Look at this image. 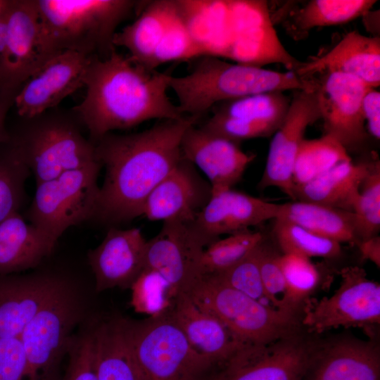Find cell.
Masks as SVG:
<instances>
[{
    "label": "cell",
    "instance_id": "cell-1",
    "mask_svg": "<svg viewBox=\"0 0 380 380\" xmlns=\"http://www.w3.org/2000/svg\"><path fill=\"white\" fill-rule=\"evenodd\" d=\"M199 119L161 120L142 132H110L94 142L106 173L92 219L115 227L143 215L148 195L182 159L184 132Z\"/></svg>",
    "mask_w": 380,
    "mask_h": 380
},
{
    "label": "cell",
    "instance_id": "cell-2",
    "mask_svg": "<svg viewBox=\"0 0 380 380\" xmlns=\"http://www.w3.org/2000/svg\"><path fill=\"white\" fill-rule=\"evenodd\" d=\"M171 75L146 68L118 53L94 57L84 77L86 94L74 108L93 143L114 130L128 129L149 120L183 115L167 96Z\"/></svg>",
    "mask_w": 380,
    "mask_h": 380
},
{
    "label": "cell",
    "instance_id": "cell-3",
    "mask_svg": "<svg viewBox=\"0 0 380 380\" xmlns=\"http://www.w3.org/2000/svg\"><path fill=\"white\" fill-rule=\"evenodd\" d=\"M191 71L172 76L169 89L176 94L180 112L201 117L215 105L249 95L312 87L311 78H303L294 71L285 72L246 63H231L214 56L196 58Z\"/></svg>",
    "mask_w": 380,
    "mask_h": 380
},
{
    "label": "cell",
    "instance_id": "cell-4",
    "mask_svg": "<svg viewBox=\"0 0 380 380\" xmlns=\"http://www.w3.org/2000/svg\"><path fill=\"white\" fill-rule=\"evenodd\" d=\"M43 50L49 58L73 51L100 59L115 46L118 26L146 1L131 0H36Z\"/></svg>",
    "mask_w": 380,
    "mask_h": 380
},
{
    "label": "cell",
    "instance_id": "cell-5",
    "mask_svg": "<svg viewBox=\"0 0 380 380\" xmlns=\"http://www.w3.org/2000/svg\"><path fill=\"white\" fill-rule=\"evenodd\" d=\"M121 322L144 380H212L219 365L191 346L170 311Z\"/></svg>",
    "mask_w": 380,
    "mask_h": 380
},
{
    "label": "cell",
    "instance_id": "cell-6",
    "mask_svg": "<svg viewBox=\"0 0 380 380\" xmlns=\"http://www.w3.org/2000/svg\"><path fill=\"white\" fill-rule=\"evenodd\" d=\"M186 294L241 343H266L300 331V315L262 304L211 275L202 276Z\"/></svg>",
    "mask_w": 380,
    "mask_h": 380
},
{
    "label": "cell",
    "instance_id": "cell-7",
    "mask_svg": "<svg viewBox=\"0 0 380 380\" xmlns=\"http://www.w3.org/2000/svg\"><path fill=\"white\" fill-rule=\"evenodd\" d=\"M99 161L39 184L27 211L30 223L55 245L69 227L93 218L100 186Z\"/></svg>",
    "mask_w": 380,
    "mask_h": 380
},
{
    "label": "cell",
    "instance_id": "cell-8",
    "mask_svg": "<svg viewBox=\"0 0 380 380\" xmlns=\"http://www.w3.org/2000/svg\"><path fill=\"white\" fill-rule=\"evenodd\" d=\"M8 143L34 175L36 184L98 161L94 144L71 121L39 119Z\"/></svg>",
    "mask_w": 380,
    "mask_h": 380
},
{
    "label": "cell",
    "instance_id": "cell-9",
    "mask_svg": "<svg viewBox=\"0 0 380 380\" xmlns=\"http://www.w3.org/2000/svg\"><path fill=\"white\" fill-rule=\"evenodd\" d=\"M340 276V286L331 296L303 302L301 326L314 334L358 327L374 336V327L380 324V284L357 266L343 268Z\"/></svg>",
    "mask_w": 380,
    "mask_h": 380
},
{
    "label": "cell",
    "instance_id": "cell-10",
    "mask_svg": "<svg viewBox=\"0 0 380 380\" xmlns=\"http://www.w3.org/2000/svg\"><path fill=\"white\" fill-rule=\"evenodd\" d=\"M80 304L65 284L34 316L20 338L28 362L29 380H56V369L82 315Z\"/></svg>",
    "mask_w": 380,
    "mask_h": 380
},
{
    "label": "cell",
    "instance_id": "cell-11",
    "mask_svg": "<svg viewBox=\"0 0 380 380\" xmlns=\"http://www.w3.org/2000/svg\"><path fill=\"white\" fill-rule=\"evenodd\" d=\"M314 343L300 331L266 343H242L212 380H303Z\"/></svg>",
    "mask_w": 380,
    "mask_h": 380
},
{
    "label": "cell",
    "instance_id": "cell-12",
    "mask_svg": "<svg viewBox=\"0 0 380 380\" xmlns=\"http://www.w3.org/2000/svg\"><path fill=\"white\" fill-rule=\"evenodd\" d=\"M325 134L346 150L362 146L368 137L362 113V100L372 88L360 80L339 72L312 77Z\"/></svg>",
    "mask_w": 380,
    "mask_h": 380
},
{
    "label": "cell",
    "instance_id": "cell-13",
    "mask_svg": "<svg viewBox=\"0 0 380 380\" xmlns=\"http://www.w3.org/2000/svg\"><path fill=\"white\" fill-rule=\"evenodd\" d=\"M206 246L191 222H164L160 231L146 242L144 267L160 273L177 298L202 277L201 262Z\"/></svg>",
    "mask_w": 380,
    "mask_h": 380
},
{
    "label": "cell",
    "instance_id": "cell-14",
    "mask_svg": "<svg viewBox=\"0 0 380 380\" xmlns=\"http://www.w3.org/2000/svg\"><path fill=\"white\" fill-rule=\"evenodd\" d=\"M93 58L73 51L49 57L17 92L13 104L18 115L26 119L39 116L84 87Z\"/></svg>",
    "mask_w": 380,
    "mask_h": 380
},
{
    "label": "cell",
    "instance_id": "cell-15",
    "mask_svg": "<svg viewBox=\"0 0 380 380\" xmlns=\"http://www.w3.org/2000/svg\"><path fill=\"white\" fill-rule=\"evenodd\" d=\"M321 119L317 94L311 87L295 91L289 110L271 141L258 188L279 189L291 198L294 186L293 167L298 148L309 125Z\"/></svg>",
    "mask_w": 380,
    "mask_h": 380
},
{
    "label": "cell",
    "instance_id": "cell-16",
    "mask_svg": "<svg viewBox=\"0 0 380 380\" xmlns=\"http://www.w3.org/2000/svg\"><path fill=\"white\" fill-rule=\"evenodd\" d=\"M7 51L0 70V89H20L49 58L42 46L36 0H6Z\"/></svg>",
    "mask_w": 380,
    "mask_h": 380
},
{
    "label": "cell",
    "instance_id": "cell-17",
    "mask_svg": "<svg viewBox=\"0 0 380 380\" xmlns=\"http://www.w3.org/2000/svg\"><path fill=\"white\" fill-rule=\"evenodd\" d=\"M279 205L232 188L212 189L208 203L191 224L208 246L221 235L275 220Z\"/></svg>",
    "mask_w": 380,
    "mask_h": 380
},
{
    "label": "cell",
    "instance_id": "cell-18",
    "mask_svg": "<svg viewBox=\"0 0 380 380\" xmlns=\"http://www.w3.org/2000/svg\"><path fill=\"white\" fill-rule=\"evenodd\" d=\"M303 380H380L379 345L348 336L315 343Z\"/></svg>",
    "mask_w": 380,
    "mask_h": 380
},
{
    "label": "cell",
    "instance_id": "cell-19",
    "mask_svg": "<svg viewBox=\"0 0 380 380\" xmlns=\"http://www.w3.org/2000/svg\"><path fill=\"white\" fill-rule=\"evenodd\" d=\"M211 191L210 183L182 158L148 195L143 215L151 221L192 222L208 203Z\"/></svg>",
    "mask_w": 380,
    "mask_h": 380
},
{
    "label": "cell",
    "instance_id": "cell-20",
    "mask_svg": "<svg viewBox=\"0 0 380 380\" xmlns=\"http://www.w3.org/2000/svg\"><path fill=\"white\" fill-rule=\"evenodd\" d=\"M181 152L183 158L203 172L212 189L232 188L255 157L244 152L239 144L196 124L184 132Z\"/></svg>",
    "mask_w": 380,
    "mask_h": 380
},
{
    "label": "cell",
    "instance_id": "cell-21",
    "mask_svg": "<svg viewBox=\"0 0 380 380\" xmlns=\"http://www.w3.org/2000/svg\"><path fill=\"white\" fill-rule=\"evenodd\" d=\"M146 242L139 228L110 227L102 242L87 253L96 291L130 289L144 268Z\"/></svg>",
    "mask_w": 380,
    "mask_h": 380
},
{
    "label": "cell",
    "instance_id": "cell-22",
    "mask_svg": "<svg viewBox=\"0 0 380 380\" xmlns=\"http://www.w3.org/2000/svg\"><path fill=\"white\" fill-rule=\"evenodd\" d=\"M65 284L53 275H0V338L20 337L28 322Z\"/></svg>",
    "mask_w": 380,
    "mask_h": 380
},
{
    "label": "cell",
    "instance_id": "cell-23",
    "mask_svg": "<svg viewBox=\"0 0 380 380\" xmlns=\"http://www.w3.org/2000/svg\"><path fill=\"white\" fill-rule=\"evenodd\" d=\"M295 72L303 78L324 72L343 73L374 89L380 84V38L352 31L325 54L302 63Z\"/></svg>",
    "mask_w": 380,
    "mask_h": 380
},
{
    "label": "cell",
    "instance_id": "cell-24",
    "mask_svg": "<svg viewBox=\"0 0 380 380\" xmlns=\"http://www.w3.org/2000/svg\"><path fill=\"white\" fill-rule=\"evenodd\" d=\"M170 313L191 346L218 365L242 343L222 322L198 308L186 293L177 296Z\"/></svg>",
    "mask_w": 380,
    "mask_h": 380
},
{
    "label": "cell",
    "instance_id": "cell-25",
    "mask_svg": "<svg viewBox=\"0 0 380 380\" xmlns=\"http://www.w3.org/2000/svg\"><path fill=\"white\" fill-rule=\"evenodd\" d=\"M182 10V1H146L138 18L115 34L114 46L126 48L132 61L151 68L157 46Z\"/></svg>",
    "mask_w": 380,
    "mask_h": 380
},
{
    "label": "cell",
    "instance_id": "cell-26",
    "mask_svg": "<svg viewBox=\"0 0 380 380\" xmlns=\"http://www.w3.org/2000/svg\"><path fill=\"white\" fill-rule=\"evenodd\" d=\"M55 244L16 213L0 222V275L36 267Z\"/></svg>",
    "mask_w": 380,
    "mask_h": 380
},
{
    "label": "cell",
    "instance_id": "cell-27",
    "mask_svg": "<svg viewBox=\"0 0 380 380\" xmlns=\"http://www.w3.org/2000/svg\"><path fill=\"white\" fill-rule=\"evenodd\" d=\"M372 160L357 163L352 160L339 163L303 185L294 186L292 201L321 204L353 212Z\"/></svg>",
    "mask_w": 380,
    "mask_h": 380
},
{
    "label": "cell",
    "instance_id": "cell-28",
    "mask_svg": "<svg viewBox=\"0 0 380 380\" xmlns=\"http://www.w3.org/2000/svg\"><path fill=\"white\" fill-rule=\"evenodd\" d=\"M92 331L97 380H144L125 337L121 316L99 322Z\"/></svg>",
    "mask_w": 380,
    "mask_h": 380
},
{
    "label": "cell",
    "instance_id": "cell-29",
    "mask_svg": "<svg viewBox=\"0 0 380 380\" xmlns=\"http://www.w3.org/2000/svg\"><path fill=\"white\" fill-rule=\"evenodd\" d=\"M276 219L294 223L339 243L357 246L360 242L354 214L350 211L314 203L292 201L280 204Z\"/></svg>",
    "mask_w": 380,
    "mask_h": 380
},
{
    "label": "cell",
    "instance_id": "cell-30",
    "mask_svg": "<svg viewBox=\"0 0 380 380\" xmlns=\"http://www.w3.org/2000/svg\"><path fill=\"white\" fill-rule=\"evenodd\" d=\"M351 160L347 150L333 137L324 134L302 141L292 172L294 186L306 184L336 165Z\"/></svg>",
    "mask_w": 380,
    "mask_h": 380
},
{
    "label": "cell",
    "instance_id": "cell-31",
    "mask_svg": "<svg viewBox=\"0 0 380 380\" xmlns=\"http://www.w3.org/2000/svg\"><path fill=\"white\" fill-rule=\"evenodd\" d=\"M290 102L282 91H270L224 101L210 110L214 115L280 126L289 110Z\"/></svg>",
    "mask_w": 380,
    "mask_h": 380
},
{
    "label": "cell",
    "instance_id": "cell-32",
    "mask_svg": "<svg viewBox=\"0 0 380 380\" xmlns=\"http://www.w3.org/2000/svg\"><path fill=\"white\" fill-rule=\"evenodd\" d=\"M376 1L374 0H312L294 17L298 30L338 25L367 14Z\"/></svg>",
    "mask_w": 380,
    "mask_h": 380
},
{
    "label": "cell",
    "instance_id": "cell-33",
    "mask_svg": "<svg viewBox=\"0 0 380 380\" xmlns=\"http://www.w3.org/2000/svg\"><path fill=\"white\" fill-rule=\"evenodd\" d=\"M272 233L283 253L308 258H334L341 253V243L320 236L289 221L275 219Z\"/></svg>",
    "mask_w": 380,
    "mask_h": 380
},
{
    "label": "cell",
    "instance_id": "cell-34",
    "mask_svg": "<svg viewBox=\"0 0 380 380\" xmlns=\"http://www.w3.org/2000/svg\"><path fill=\"white\" fill-rule=\"evenodd\" d=\"M30 174L26 164L7 141L0 153V222L19 213Z\"/></svg>",
    "mask_w": 380,
    "mask_h": 380
},
{
    "label": "cell",
    "instance_id": "cell-35",
    "mask_svg": "<svg viewBox=\"0 0 380 380\" xmlns=\"http://www.w3.org/2000/svg\"><path fill=\"white\" fill-rule=\"evenodd\" d=\"M265 236L260 232L250 229L218 239L203 251L201 262V275L220 273L240 261L262 241Z\"/></svg>",
    "mask_w": 380,
    "mask_h": 380
},
{
    "label": "cell",
    "instance_id": "cell-36",
    "mask_svg": "<svg viewBox=\"0 0 380 380\" xmlns=\"http://www.w3.org/2000/svg\"><path fill=\"white\" fill-rule=\"evenodd\" d=\"M182 5L180 15L168 29L154 52L150 64L151 69L172 61L198 58L205 52L204 46L192 32L184 1Z\"/></svg>",
    "mask_w": 380,
    "mask_h": 380
},
{
    "label": "cell",
    "instance_id": "cell-37",
    "mask_svg": "<svg viewBox=\"0 0 380 380\" xmlns=\"http://www.w3.org/2000/svg\"><path fill=\"white\" fill-rule=\"evenodd\" d=\"M131 305L137 312L148 317L163 315L172 308L176 296L158 272L144 267L130 287Z\"/></svg>",
    "mask_w": 380,
    "mask_h": 380
},
{
    "label": "cell",
    "instance_id": "cell-38",
    "mask_svg": "<svg viewBox=\"0 0 380 380\" xmlns=\"http://www.w3.org/2000/svg\"><path fill=\"white\" fill-rule=\"evenodd\" d=\"M360 241L376 236L380 229V162L373 158L353 207Z\"/></svg>",
    "mask_w": 380,
    "mask_h": 380
},
{
    "label": "cell",
    "instance_id": "cell-39",
    "mask_svg": "<svg viewBox=\"0 0 380 380\" xmlns=\"http://www.w3.org/2000/svg\"><path fill=\"white\" fill-rule=\"evenodd\" d=\"M264 240L233 266L211 276L262 304L272 307L266 298L260 273Z\"/></svg>",
    "mask_w": 380,
    "mask_h": 380
},
{
    "label": "cell",
    "instance_id": "cell-40",
    "mask_svg": "<svg viewBox=\"0 0 380 380\" xmlns=\"http://www.w3.org/2000/svg\"><path fill=\"white\" fill-rule=\"evenodd\" d=\"M279 265L293 303L300 308L320 281V274L310 258L291 253L279 255Z\"/></svg>",
    "mask_w": 380,
    "mask_h": 380
},
{
    "label": "cell",
    "instance_id": "cell-41",
    "mask_svg": "<svg viewBox=\"0 0 380 380\" xmlns=\"http://www.w3.org/2000/svg\"><path fill=\"white\" fill-rule=\"evenodd\" d=\"M260 257V273L264 291L274 308L298 314L300 310L293 302L279 265V254L269 248L265 242Z\"/></svg>",
    "mask_w": 380,
    "mask_h": 380
},
{
    "label": "cell",
    "instance_id": "cell-42",
    "mask_svg": "<svg viewBox=\"0 0 380 380\" xmlns=\"http://www.w3.org/2000/svg\"><path fill=\"white\" fill-rule=\"evenodd\" d=\"M201 127L239 144L243 140L270 137L274 134L280 126L213 114Z\"/></svg>",
    "mask_w": 380,
    "mask_h": 380
},
{
    "label": "cell",
    "instance_id": "cell-43",
    "mask_svg": "<svg viewBox=\"0 0 380 380\" xmlns=\"http://www.w3.org/2000/svg\"><path fill=\"white\" fill-rule=\"evenodd\" d=\"M68 366L62 380H97L92 329L72 339L68 346Z\"/></svg>",
    "mask_w": 380,
    "mask_h": 380
},
{
    "label": "cell",
    "instance_id": "cell-44",
    "mask_svg": "<svg viewBox=\"0 0 380 380\" xmlns=\"http://www.w3.org/2000/svg\"><path fill=\"white\" fill-rule=\"evenodd\" d=\"M0 380H29L27 359L20 337L0 338Z\"/></svg>",
    "mask_w": 380,
    "mask_h": 380
},
{
    "label": "cell",
    "instance_id": "cell-45",
    "mask_svg": "<svg viewBox=\"0 0 380 380\" xmlns=\"http://www.w3.org/2000/svg\"><path fill=\"white\" fill-rule=\"evenodd\" d=\"M362 113L369 133L375 139L380 138V93L370 88L362 100Z\"/></svg>",
    "mask_w": 380,
    "mask_h": 380
},
{
    "label": "cell",
    "instance_id": "cell-46",
    "mask_svg": "<svg viewBox=\"0 0 380 380\" xmlns=\"http://www.w3.org/2000/svg\"><path fill=\"white\" fill-rule=\"evenodd\" d=\"M18 90L10 88L0 89V153L2 147L9 139L5 129V120L7 113L14 103V99Z\"/></svg>",
    "mask_w": 380,
    "mask_h": 380
},
{
    "label": "cell",
    "instance_id": "cell-47",
    "mask_svg": "<svg viewBox=\"0 0 380 380\" xmlns=\"http://www.w3.org/2000/svg\"><path fill=\"white\" fill-rule=\"evenodd\" d=\"M362 258L372 262L380 267V237L379 235L360 241L357 246Z\"/></svg>",
    "mask_w": 380,
    "mask_h": 380
},
{
    "label": "cell",
    "instance_id": "cell-48",
    "mask_svg": "<svg viewBox=\"0 0 380 380\" xmlns=\"http://www.w3.org/2000/svg\"><path fill=\"white\" fill-rule=\"evenodd\" d=\"M5 6L6 2L0 15V70L4 67L7 51L8 31Z\"/></svg>",
    "mask_w": 380,
    "mask_h": 380
},
{
    "label": "cell",
    "instance_id": "cell-49",
    "mask_svg": "<svg viewBox=\"0 0 380 380\" xmlns=\"http://www.w3.org/2000/svg\"><path fill=\"white\" fill-rule=\"evenodd\" d=\"M6 0H0V15L2 12V10L4 7Z\"/></svg>",
    "mask_w": 380,
    "mask_h": 380
}]
</instances>
